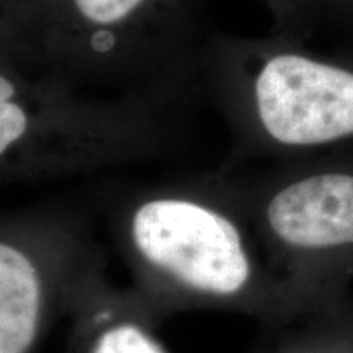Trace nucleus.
I'll return each instance as SVG.
<instances>
[{
	"mask_svg": "<svg viewBox=\"0 0 353 353\" xmlns=\"http://www.w3.org/2000/svg\"><path fill=\"white\" fill-rule=\"evenodd\" d=\"M101 249L79 216L33 210L0 224V353H38L68 316L83 281L103 267Z\"/></svg>",
	"mask_w": 353,
	"mask_h": 353,
	"instance_id": "39448f33",
	"label": "nucleus"
},
{
	"mask_svg": "<svg viewBox=\"0 0 353 353\" xmlns=\"http://www.w3.org/2000/svg\"><path fill=\"white\" fill-rule=\"evenodd\" d=\"M236 187L272 270L299 306L312 312L348 299L353 167H319Z\"/></svg>",
	"mask_w": 353,
	"mask_h": 353,
	"instance_id": "20e7f679",
	"label": "nucleus"
},
{
	"mask_svg": "<svg viewBox=\"0 0 353 353\" xmlns=\"http://www.w3.org/2000/svg\"><path fill=\"white\" fill-rule=\"evenodd\" d=\"M8 2H10V0H3V6H6V3H8Z\"/></svg>",
	"mask_w": 353,
	"mask_h": 353,
	"instance_id": "1a4fd4ad",
	"label": "nucleus"
},
{
	"mask_svg": "<svg viewBox=\"0 0 353 353\" xmlns=\"http://www.w3.org/2000/svg\"><path fill=\"white\" fill-rule=\"evenodd\" d=\"M196 0H10L7 59L81 87L151 90L188 56Z\"/></svg>",
	"mask_w": 353,
	"mask_h": 353,
	"instance_id": "f03ea898",
	"label": "nucleus"
},
{
	"mask_svg": "<svg viewBox=\"0 0 353 353\" xmlns=\"http://www.w3.org/2000/svg\"><path fill=\"white\" fill-rule=\"evenodd\" d=\"M113 232L131 288L161 322L228 311L281 327L309 314L272 270L231 180L143 190L117 210Z\"/></svg>",
	"mask_w": 353,
	"mask_h": 353,
	"instance_id": "f257e3e1",
	"label": "nucleus"
},
{
	"mask_svg": "<svg viewBox=\"0 0 353 353\" xmlns=\"http://www.w3.org/2000/svg\"><path fill=\"white\" fill-rule=\"evenodd\" d=\"M270 2H273V0H270Z\"/></svg>",
	"mask_w": 353,
	"mask_h": 353,
	"instance_id": "9d476101",
	"label": "nucleus"
},
{
	"mask_svg": "<svg viewBox=\"0 0 353 353\" xmlns=\"http://www.w3.org/2000/svg\"><path fill=\"white\" fill-rule=\"evenodd\" d=\"M234 118L249 148L311 149L353 136V72L276 51L245 59Z\"/></svg>",
	"mask_w": 353,
	"mask_h": 353,
	"instance_id": "423d86ee",
	"label": "nucleus"
},
{
	"mask_svg": "<svg viewBox=\"0 0 353 353\" xmlns=\"http://www.w3.org/2000/svg\"><path fill=\"white\" fill-rule=\"evenodd\" d=\"M294 325L260 353H353V306L348 299L298 317Z\"/></svg>",
	"mask_w": 353,
	"mask_h": 353,
	"instance_id": "6e6552de",
	"label": "nucleus"
},
{
	"mask_svg": "<svg viewBox=\"0 0 353 353\" xmlns=\"http://www.w3.org/2000/svg\"><path fill=\"white\" fill-rule=\"evenodd\" d=\"M167 128L138 99L92 101L10 59L0 72L3 183L87 174L164 151Z\"/></svg>",
	"mask_w": 353,
	"mask_h": 353,
	"instance_id": "7ed1b4c3",
	"label": "nucleus"
},
{
	"mask_svg": "<svg viewBox=\"0 0 353 353\" xmlns=\"http://www.w3.org/2000/svg\"><path fill=\"white\" fill-rule=\"evenodd\" d=\"M68 319V353H172L157 316L134 290L114 286L105 265L83 281Z\"/></svg>",
	"mask_w": 353,
	"mask_h": 353,
	"instance_id": "0eeeda50",
	"label": "nucleus"
}]
</instances>
